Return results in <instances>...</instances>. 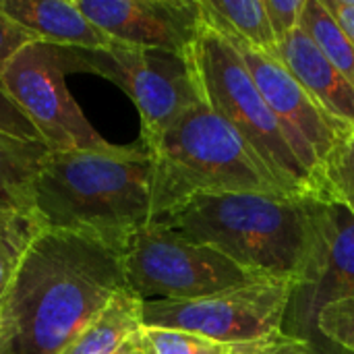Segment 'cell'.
<instances>
[{"label":"cell","mask_w":354,"mask_h":354,"mask_svg":"<svg viewBox=\"0 0 354 354\" xmlns=\"http://www.w3.org/2000/svg\"><path fill=\"white\" fill-rule=\"evenodd\" d=\"M122 288V253L39 230L0 309V354H62Z\"/></svg>","instance_id":"6da1fadb"},{"label":"cell","mask_w":354,"mask_h":354,"mask_svg":"<svg viewBox=\"0 0 354 354\" xmlns=\"http://www.w3.org/2000/svg\"><path fill=\"white\" fill-rule=\"evenodd\" d=\"M153 220L195 195L263 193L295 197L261 156L205 102L187 110L149 147Z\"/></svg>","instance_id":"277c9868"},{"label":"cell","mask_w":354,"mask_h":354,"mask_svg":"<svg viewBox=\"0 0 354 354\" xmlns=\"http://www.w3.org/2000/svg\"><path fill=\"white\" fill-rule=\"evenodd\" d=\"M307 0H263L270 27L276 39H284L301 25V17L305 10Z\"/></svg>","instance_id":"d4e9b609"},{"label":"cell","mask_w":354,"mask_h":354,"mask_svg":"<svg viewBox=\"0 0 354 354\" xmlns=\"http://www.w3.org/2000/svg\"><path fill=\"white\" fill-rule=\"evenodd\" d=\"M48 151L44 143H27L0 131V212L33 214V178Z\"/></svg>","instance_id":"e0dca14e"},{"label":"cell","mask_w":354,"mask_h":354,"mask_svg":"<svg viewBox=\"0 0 354 354\" xmlns=\"http://www.w3.org/2000/svg\"><path fill=\"white\" fill-rule=\"evenodd\" d=\"M116 41L191 56L201 33L199 0H75Z\"/></svg>","instance_id":"7c38bea8"},{"label":"cell","mask_w":354,"mask_h":354,"mask_svg":"<svg viewBox=\"0 0 354 354\" xmlns=\"http://www.w3.org/2000/svg\"><path fill=\"white\" fill-rule=\"evenodd\" d=\"M64 75L58 46L33 41L10 58L0 73V81L50 151L110 147L112 143L81 112L64 83Z\"/></svg>","instance_id":"9c48e42d"},{"label":"cell","mask_w":354,"mask_h":354,"mask_svg":"<svg viewBox=\"0 0 354 354\" xmlns=\"http://www.w3.org/2000/svg\"><path fill=\"white\" fill-rule=\"evenodd\" d=\"M313 354H322V353H319V351H317V348H315V353H313Z\"/></svg>","instance_id":"f546056e"},{"label":"cell","mask_w":354,"mask_h":354,"mask_svg":"<svg viewBox=\"0 0 354 354\" xmlns=\"http://www.w3.org/2000/svg\"><path fill=\"white\" fill-rule=\"evenodd\" d=\"M151 224L216 249L255 278L282 280L295 290L311 286L319 272L322 243L309 195H195Z\"/></svg>","instance_id":"3957f363"},{"label":"cell","mask_w":354,"mask_h":354,"mask_svg":"<svg viewBox=\"0 0 354 354\" xmlns=\"http://www.w3.org/2000/svg\"><path fill=\"white\" fill-rule=\"evenodd\" d=\"M151 153L141 141L48 151L33 178V216L41 230L85 236L124 255L151 224Z\"/></svg>","instance_id":"7a4b0ae2"},{"label":"cell","mask_w":354,"mask_h":354,"mask_svg":"<svg viewBox=\"0 0 354 354\" xmlns=\"http://www.w3.org/2000/svg\"><path fill=\"white\" fill-rule=\"evenodd\" d=\"M39 230L33 214L0 212V309Z\"/></svg>","instance_id":"ac0fdd59"},{"label":"cell","mask_w":354,"mask_h":354,"mask_svg":"<svg viewBox=\"0 0 354 354\" xmlns=\"http://www.w3.org/2000/svg\"><path fill=\"white\" fill-rule=\"evenodd\" d=\"M127 286L141 301H191L259 280L226 255L149 224L122 255Z\"/></svg>","instance_id":"ba28073f"},{"label":"cell","mask_w":354,"mask_h":354,"mask_svg":"<svg viewBox=\"0 0 354 354\" xmlns=\"http://www.w3.org/2000/svg\"><path fill=\"white\" fill-rule=\"evenodd\" d=\"M114 354H143L141 351V344H139V338H137V334L135 336H131L118 351Z\"/></svg>","instance_id":"83f0119b"},{"label":"cell","mask_w":354,"mask_h":354,"mask_svg":"<svg viewBox=\"0 0 354 354\" xmlns=\"http://www.w3.org/2000/svg\"><path fill=\"white\" fill-rule=\"evenodd\" d=\"M143 301L127 286L62 354H114L141 328Z\"/></svg>","instance_id":"2e32d148"},{"label":"cell","mask_w":354,"mask_h":354,"mask_svg":"<svg viewBox=\"0 0 354 354\" xmlns=\"http://www.w3.org/2000/svg\"><path fill=\"white\" fill-rule=\"evenodd\" d=\"M0 131L27 143H41L39 133L29 122V118L21 112V108L12 102V97L6 93L2 81H0Z\"/></svg>","instance_id":"cb8c5ba5"},{"label":"cell","mask_w":354,"mask_h":354,"mask_svg":"<svg viewBox=\"0 0 354 354\" xmlns=\"http://www.w3.org/2000/svg\"><path fill=\"white\" fill-rule=\"evenodd\" d=\"M342 201L354 214V129L340 137L322 170V191Z\"/></svg>","instance_id":"44dd1931"},{"label":"cell","mask_w":354,"mask_h":354,"mask_svg":"<svg viewBox=\"0 0 354 354\" xmlns=\"http://www.w3.org/2000/svg\"><path fill=\"white\" fill-rule=\"evenodd\" d=\"M39 41L29 29H25L23 25H19L15 19H10L8 15H4L0 10V73L4 71V66L10 62V58L21 52L25 46Z\"/></svg>","instance_id":"484cf974"},{"label":"cell","mask_w":354,"mask_h":354,"mask_svg":"<svg viewBox=\"0 0 354 354\" xmlns=\"http://www.w3.org/2000/svg\"><path fill=\"white\" fill-rule=\"evenodd\" d=\"M315 334L338 351L354 354V297L324 307L315 322Z\"/></svg>","instance_id":"7402d4cb"},{"label":"cell","mask_w":354,"mask_h":354,"mask_svg":"<svg viewBox=\"0 0 354 354\" xmlns=\"http://www.w3.org/2000/svg\"><path fill=\"white\" fill-rule=\"evenodd\" d=\"M295 286L259 278L191 301H143L141 326L199 334L226 346L251 344L286 332Z\"/></svg>","instance_id":"52a82bcc"},{"label":"cell","mask_w":354,"mask_h":354,"mask_svg":"<svg viewBox=\"0 0 354 354\" xmlns=\"http://www.w3.org/2000/svg\"><path fill=\"white\" fill-rule=\"evenodd\" d=\"M143 354H230L232 346L214 342L193 332L172 328H145L137 332Z\"/></svg>","instance_id":"ffe728a7"},{"label":"cell","mask_w":354,"mask_h":354,"mask_svg":"<svg viewBox=\"0 0 354 354\" xmlns=\"http://www.w3.org/2000/svg\"><path fill=\"white\" fill-rule=\"evenodd\" d=\"M243 58L259 93L280 122L288 145L309 172L317 193L322 191V170L340 141L353 129L334 122L292 77V73L272 54L261 52L245 41H228Z\"/></svg>","instance_id":"30bf717a"},{"label":"cell","mask_w":354,"mask_h":354,"mask_svg":"<svg viewBox=\"0 0 354 354\" xmlns=\"http://www.w3.org/2000/svg\"><path fill=\"white\" fill-rule=\"evenodd\" d=\"M201 100L222 116L295 195H317L315 183L288 145L280 122L259 93L243 58L218 33L201 27L191 50Z\"/></svg>","instance_id":"5b68a950"},{"label":"cell","mask_w":354,"mask_h":354,"mask_svg":"<svg viewBox=\"0 0 354 354\" xmlns=\"http://www.w3.org/2000/svg\"><path fill=\"white\" fill-rule=\"evenodd\" d=\"M309 205L319 232L322 261L315 282L295 290L286 332L315 344V322L322 309L354 297V214L330 193L309 195Z\"/></svg>","instance_id":"8fae6325"},{"label":"cell","mask_w":354,"mask_h":354,"mask_svg":"<svg viewBox=\"0 0 354 354\" xmlns=\"http://www.w3.org/2000/svg\"><path fill=\"white\" fill-rule=\"evenodd\" d=\"M315 344L307 338L292 336L288 332H282L278 336L251 342V344H239L232 346L230 354H313Z\"/></svg>","instance_id":"603a6c76"},{"label":"cell","mask_w":354,"mask_h":354,"mask_svg":"<svg viewBox=\"0 0 354 354\" xmlns=\"http://www.w3.org/2000/svg\"><path fill=\"white\" fill-rule=\"evenodd\" d=\"M278 60L334 122L354 129V87L328 60L303 25L278 41Z\"/></svg>","instance_id":"4fadbf2b"},{"label":"cell","mask_w":354,"mask_h":354,"mask_svg":"<svg viewBox=\"0 0 354 354\" xmlns=\"http://www.w3.org/2000/svg\"><path fill=\"white\" fill-rule=\"evenodd\" d=\"M319 351V348H317ZM322 354H351V353H342V351H319Z\"/></svg>","instance_id":"f1b7e54d"},{"label":"cell","mask_w":354,"mask_h":354,"mask_svg":"<svg viewBox=\"0 0 354 354\" xmlns=\"http://www.w3.org/2000/svg\"><path fill=\"white\" fill-rule=\"evenodd\" d=\"M64 71H85L116 83L137 106L141 143H156L201 100L191 56L112 39L104 48L58 46Z\"/></svg>","instance_id":"8992f818"},{"label":"cell","mask_w":354,"mask_h":354,"mask_svg":"<svg viewBox=\"0 0 354 354\" xmlns=\"http://www.w3.org/2000/svg\"><path fill=\"white\" fill-rule=\"evenodd\" d=\"M301 25L322 48L328 60L344 75V79L354 87V46L328 12L322 0H307Z\"/></svg>","instance_id":"d6986e66"},{"label":"cell","mask_w":354,"mask_h":354,"mask_svg":"<svg viewBox=\"0 0 354 354\" xmlns=\"http://www.w3.org/2000/svg\"><path fill=\"white\" fill-rule=\"evenodd\" d=\"M0 10L46 44L104 48L112 41L79 10L75 0H0Z\"/></svg>","instance_id":"5bb4252c"},{"label":"cell","mask_w":354,"mask_h":354,"mask_svg":"<svg viewBox=\"0 0 354 354\" xmlns=\"http://www.w3.org/2000/svg\"><path fill=\"white\" fill-rule=\"evenodd\" d=\"M354 46V0H322Z\"/></svg>","instance_id":"4316f807"},{"label":"cell","mask_w":354,"mask_h":354,"mask_svg":"<svg viewBox=\"0 0 354 354\" xmlns=\"http://www.w3.org/2000/svg\"><path fill=\"white\" fill-rule=\"evenodd\" d=\"M201 25L226 41H245L278 58V39L263 0H199Z\"/></svg>","instance_id":"9a60e30c"}]
</instances>
